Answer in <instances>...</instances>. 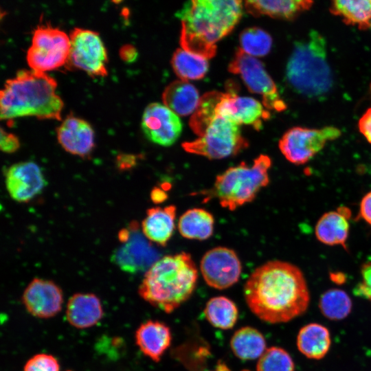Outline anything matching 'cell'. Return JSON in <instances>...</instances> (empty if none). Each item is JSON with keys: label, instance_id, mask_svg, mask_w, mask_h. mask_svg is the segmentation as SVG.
<instances>
[{"label": "cell", "instance_id": "obj_1", "mask_svg": "<svg viewBox=\"0 0 371 371\" xmlns=\"http://www.w3.org/2000/svg\"><path fill=\"white\" fill-rule=\"evenodd\" d=\"M244 296L251 311L270 324L285 323L302 315L310 302L302 271L281 260L256 268L246 281Z\"/></svg>", "mask_w": 371, "mask_h": 371}, {"label": "cell", "instance_id": "obj_2", "mask_svg": "<svg viewBox=\"0 0 371 371\" xmlns=\"http://www.w3.org/2000/svg\"><path fill=\"white\" fill-rule=\"evenodd\" d=\"M242 14L238 0L188 1L177 13L181 22V47L207 59L213 57L216 43L232 31Z\"/></svg>", "mask_w": 371, "mask_h": 371}, {"label": "cell", "instance_id": "obj_3", "mask_svg": "<svg viewBox=\"0 0 371 371\" xmlns=\"http://www.w3.org/2000/svg\"><path fill=\"white\" fill-rule=\"evenodd\" d=\"M56 87V81L45 72L19 71L1 90V119L34 116L60 120L64 103Z\"/></svg>", "mask_w": 371, "mask_h": 371}, {"label": "cell", "instance_id": "obj_4", "mask_svg": "<svg viewBox=\"0 0 371 371\" xmlns=\"http://www.w3.org/2000/svg\"><path fill=\"white\" fill-rule=\"evenodd\" d=\"M197 279L196 267L188 253L168 255L146 271L138 293L152 306L171 313L191 297Z\"/></svg>", "mask_w": 371, "mask_h": 371}, {"label": "cell", "instance_id": "obj_5", "mask_svg": "<svg viewBox=\"0 0 371 371\" xmlns=\"http://www.w3.org/2000/svg\"><path fill=\"white\" fill-rule=\"evenodd\" d=\"M286 79L298 93L308 98L326 94L333 79L327 59L326 38L316 30L295 43L286 67Z\"/></svg>", "mask_w": 371, "mask_h": 371}, {"label": "cell", "instance_id": "obj_6", "mask_svg": "<svg viewBox=\"0 0 371 371\" xmlns=\"http://www.w3.org/2000/svg\"><path fill=\"white\" fill-rule=\"evenodd\" d=\"M271 166V159L267 155H259L251 166L241 162L218 175L213 187L204 194L216 198L223 207L234 210L252 201L268 185Z\"/></svg>", "mask_w": 371, "mask_h": 371}, {"label": "cell", "instance_id": "obj_7", "mask_svg": "<svg viewBox=\"0 0 371 371\" xmlns=\"http://www.w3.org/2000/svg\"><path fill=\"white\" fill-rule=\"evenodd\" d=\"M247 146L248 142L241 135L239 125L218 115L201 137L182 144L186 152L210 159L236 155Z\"/></svg>", "mask_w": 371, "mask_h": 371}, {"label": "cell", "instance_id": "obj_8", "mask_svg": "<svg viewBox=\"0 0 371 371\" xmlns=\"http://www.w3.org/2000/svg\"><path fill=\"white\" fill-rule=\"evenodd\" d=\"M69 52L70 38L64 31L50 25H39L34 30L26 58L31 69L45 72L65 65Z\"/></svg>", "mask_w": 371, "mask_h": 371}, {"label": "cell", "instance_id": "obj_9", "mask_svg": "<svg viewBox=\"0 0 371 371\" xmlns=\"http://www.w3.org/2000/svg\"><path fill=\"white\" fill-rule=\"evenodd\" d=\"M341 131L335 126L308 128L295 126L289 128L279 141V148L291 163L301 165L310 161L326 144L339 138Z\"/></svg>", "mask_w": 371, "mask_h": 371}, {"label": "cell", "instance_id": "obj_10", "mask_svg": "<svg viewBox=\"0 0 371 371\" xmlns=\"http://www.w3.org/2000/svg\"><path fill=\"white\" fill-rule=\"evenodd\" d=\"M229 71L241 77L247 89L259 94L262 105L267 109L282 111L286 105L280 98L277 87L263 64L238 49L229 65Z\"/></svg>", "mask_w": 371, "mask_h": 371}, {"label": "cell", "instance_id": "obj_11", "mask_svg": "<svg viewBox=\"0 0 371 371\" xmlns=\"http://www.w3.org/2000/svg\"><path fill=\"white\" fill-rule=\"evenodd\" d=\"M68 63L91 76H106L107 53L104 43L95 31L75 27L69 34Z\"/></svg>", "mask_w": 371, "mask_h": 371}, {"label": "cell", "instance_id": "obj_12", "mask_svg": "<svg viewBox=\"0 0 371 371\" xmlns=\"http://www.w3.org/2000/svg\"><path fill=\"white\" fill-rule=\"evenodd\" d=\"M205 282L216 289H227L236 283L242 266L236 252L225 247H216L207 251L200 264Z\"/></svg>", "mask_w": 371, "mask_h": 371}, {"label": "cell", "instance_id": "obj_13", "mask_svg": "<svg viewBox=\"0 0 371 371\" xmlns=\"http://www.w3.org/2000/svg\"><path fill=\"white\" fill-rule=\"evenodd\" d=\"M128 240L115 249L111 260L122 271L136 273L147 271L159 258V254L139 230L136 222L129 225Z\"/></svg>", "mask_w": 371, "mask_h": 371}, {"label": "cell", "instance_id": "obj_14", "mask_svg": "<svg viewBox=\"0 0 371 371\" xmlns=\"http://www.w3.org/2000/svg\"><path fill=\"white\" fill-rule=\"evenodd\" d=\"M142 128L150 141L169 146L179 138L182 131V123L178 115L166 106L154 102L144 109Z\"/></svg>", "mask_w": 371, "mask_h": 371}, {"label": "cell", "instance_id": "obj_15", "mask_svg": "<svg viewBox=\"0 0 371 371\" xmlns=\"http://www.w3.org/2000/svg\"><path fill=\"white\" fill-rule=\"evenodd\" d=\"M6 189L11 198L27 203L39 194L47 184L41 167L33 161L14 164L5 171Z\"/></svg>", "mask_w": 371, "mask_h": 371}, {"label": "cell", "instance_id": "obj_16", "mask_svg": "<svg viewBox=\"0 0 371 371\" xmlns=\"http://www.w3.org/2000/svg\"><path fill=\"white\" fill-rule=\"evenodd\" d=\"M22 302L32 315L47 319L54 317L61 311L63 293L53 281L36 278L25 289Z\"/></svg>", "mask_w": 371, "mask_h": 371}, {"label": "cell", "instance_id": "obj_17", "mask_svg": "<svg viewBox=\"0 0 371 371\" xmlns=\"http://www.w3.org/2000/svg\"><path fill=\"white\" fill-rule=\"evenodd\" d=\"M216 112L218 115L238 125H251L257 131L262 128V121L270 116L269 112L260 102L251 97L239 96L231 89L223 93Z\"/></svg>", "mask_w": 371, "mask_h": 371}, {"label": "cell", "instance_id": "obj_18", "mask_svg": "<svg viewBox=\"0 0 371 371\" xmlns=\"http://www.w3.org/2000/svg\"><path fill=\"white\" fill-rule=\"evenodd\" d=\"M57 139L67 153L80 157L89 155L95 147L94 131L85 120L69 115L56 128Z\"/></svg>", "mask_w": 371, "mask_h": 371}, {"label": "cell", "instance_id": "obj_19", "mask_svg": "<svg viewBox=\"0 0 371 371\" xmlns=\"http://www.w3.org/2000/svg\"><path fill=\"white\" fill-rule=\"evenodd\" d=\"M135 343L142 352L155 362H159L172 342L170 328L157 320H147L136 330Z\"/></svg>", "mask_w": 371, "mask_h": 371}, {"label": "cell", "instance_id": "obj_20", "mask_svg": "<svg viewBox=\"0 0 371 371\" xmlns=\"http://www.w3.org/2000/svg\"><path fill=\"white\" fill-rule=\"evenodd\" d=\"M102 317L101 301L93 293H75L67 302L66 318L75 328L83 329L92 327L97 324Z\"/></svg>", "mask_w": 371, "mask_h": 371}, {"label": "cell", "instance_id": "obj_21", "mask_svg": "<svg viewBox=\"0 0 371 371\" xmlns=\"http://www.w3.org/2000/svg\"><path fill=\"white\" fill-rule=\"evenodd\" d=\"M350 214L349 209L344 207L324 214L315 225L317 240L327 245H341L346 249Z\"/></svg>", "mask_w": 371, "mask_h": 371}, {"label": "cell", "instance_id": "obj_22", "mask_svg": "<svg viewBox=\"0 0 371 371\" xmlns=\"http://www.w3.org/2000/svg\"><path fill=\"white\" fill-rule=\"evenodd\" d=\"M176 211L173 205L147 210L146 216L142 223L145 237L161 246H166L175 229Z\"/></svg>", "mask_w": 371, "mask_h": 371}, {"label": "cell", "instance_id": "obj_23", "mask_svg": "<svg viewBox=\"0 0 371 371\" xmlns=\"http://www.w3.org/2000/svg\"><path fill=\"white\" fill-rule=\"evenodd\" d=\"M313 1L308 0H251L245 2L247 11L254 16L266 15L292 21L308 10Z\"/></svg>", "mask_w": 371, "mask_h": 371}, {"label": "cell", "instance_id": "obj_24", "mask_svg": "<svg viewBox=\"0 0 371 371\" xmlns=\"http://www.w3.org/2000/svg\"><path fill=\"white\" fill-rule=\"evenodd\" d=\"M200 99L196 87L188 81L181 80L170 83L162 94L164 105L181 116L194 113Z\"/></svg>", "mask_w": 371, "mask_h": 371}, {"label": "cell", "instance_id": "obj_25", "mask_svg": "<svg viewBox=\"0 0 371 371\" xmlns=\"http://www.w3.org/2000/svg\"><path fill=\"white\" fill-rule=\"evenodd\" d=\"M331 344L328 329L317 323L304 326L297 336L299 351L308 359H321L328 353Z\"/></svg>", "mask_w": 371, "mask_h": 371}, {"label": "cell", "instance_id": "obj_26", "mask_svg": "<svg viewBox=\"0 0 371 371\" xmlns=\"http://www.w3.org/2000/svg\"><path fill=\"white\" fill-rule=\"evenodd\" d=\"M230 347L234 355L242 360L260 358L267 349L263 335L251 326L238 329L231 338Z\"/></svg>", "mask_w": 371, "mask_h": 371}, {"label": "cell", "instance_id": "obj_27", "mask_svg": "<svg viewBox=\"0 0 371 371\" xmlns=\"http://www.w3.org/2000/svg\"><path fill=\"white\" fill-rule=\"evenodd\" d=\"M214 224L211 213L201 208H192L180 216L178 228L183 237L203 240L212 235Z\"/></svg>", "mask_w": 371, "mask_h": 371}, {"label": "cell", "instance_id": "obj_28", "mask_svg": "<svg viewBox=\"0 0 371 371\" xmlns=\"http://www.w3.org/2000/svg\"><path fill=\"white\" fill-rule=\"evenodd\" d=\"M329 10L346 25L362 30L370 28L371 0H335L331 1Z\"/></svg>", "mask_w": 371, "mask_h": 371}, {"label": "cell", "instance_id": "obj_29", "mask_svg": "<svg viewBox=\"0 0 371 371\" xmlns=\"http://www.w3.org/2000/svg\"><path fill=\"white\" fill-rule=\"evenodd\" d=\"M204 314L206 319L213 326L222 330L232 328L238 317L236 304L225 296H216L207 302Z\"/></svg>", "mask_w": 371, "mask_h": 371}, {"label": "cell", "instance_id": "obj_30", "mask_svg": "<svg viewBox=\"0 0 371 371\" xmlns=\"http://www.w3.org/2000/svg\"><path fill=\"white\" fill-rule=\"evenodd\" d=\"M171 64L175 74L184 81L203 78L209 67L207 58L183 48L177 49L175 52Z\"/></svg>", "mask_w": 371, "mask_h": 371}, {"label": "cell", "instance_id": "obj_31", "mask_svg": "<svg viewBox=\"0 0 371 371\" xmlns=\"http://www.w3.org/2000/svg\"><path fill=\"white\" fill-rule=\"evenodd\" d=\"M352 300L343 290L331 289L320 297L319 308L323 315L330 320H341L352 310Z\"/></svg>", "mask_w": 371, "mask_h": 371}, {"label": "cell", "instance_id": "obj_32", "mask_svg": "<svg viewBox=\"0 0 371 371\" xmlns=\"http://www.w3.org/2000/svg\"><path fill=\"white\" fill-rule=\"evenodd\" d=\"M224 93L210 91L200 99L197 109L190 120V126L201 137L211 122L218 115L216 108Z\"/></svg>", "mask_w": 371, "mask_h": 371}, {"label": "cell", "instance_id": "obj_33", "mask_svg": "<svg viewBox=\"0 0 371 371\" xmlns=\"http://www.w3.org/2000/svg\"><path fill=\"white\" fill-rule=\"evenodd\" d=\"M240 49L254 56L268 54L272 46V38L261 28L252 27L244 30L239 38Z\"/></svg>", "mask_w": 371, "mask_h": 371}, {"label": "cell", "instance_id": "obj_34", "mask_svg": "<svg viewBox=\"0 0 371 371\" xmlns=\"http://www.w3.org/2000/svg\"><path fill=\"white\" fill-rule=\"evenodd\" d=\"M292 357L284 349L272 346L267 348L259 358L256 371H294Z\"/></svg>", "mask_w": 371, "mask_h": 371}, {"label": "cell", "instance_id": "obj_35", "mask_svg": "<svg viewBox=\"0 0 371 371\" xmlns=\"http://www.w3.org/2000/svg\"><path fill=\"white\" fill-rule=\"evenodd\" d=\"M23 371H60V365L54 356L41 353L32 357Z\"/></svg>", "mask_w": 371, "mask_h": 371}, {"label": "cell", "instance_id": "obj_36", "mask_svg": "<svg viewBox=\"0 0 371 371\" xmlns=\"http://www.w3.org/2000/svg\"><path fill=\"white\" fill-rule=\"evenodd\" d=\"M361 275V282L355 287L354 294L371 302V262L362 265Z\"/></svg>", "mask_w": 371, "mask_h": 371}, {"label": "cell", "instance_id": "obj_37", "mask_svg": "<svg viewBox=\"0 0 371 371\" xmlns=\"http://www.w3.org/2000/svg\"><path fill=\"white\" fill-rule=\"evenodd\" d=\"M20 147L18 137L12 133H9L1 129L0 148L6 153L16 152Z\"/></svg>", "mask_w": 371, "mask_h": 371}, {"label": "cell", "instance_id": "obj_38", "mask_svg": "<svg viewBox=\"0 0 371 371\" xmlns=\"http://www.w3.org/2000/svg\"><path fill=\"white\" fill-rule=\"evenodd\" d=\"M358 127L360 133L371 144V107L359 119Z\"/></svg>", "mask_w": 371, "mask_h": 371}, {"label": "cell", "instance_id": "obj_39", "mask_svg": "<svg viewBox=\"0 0 371 371\" xmlns=\"http://www.w3.org/2000/svg\"><path fill=\"white\" fill-rule=\"evenodd\" d=\"M137 157L133 154L121 153L116 157L117 168L122 171L133 168L137 164Z\"/></svg>", "mask_w": 371, "mask_h": 371}, {"label": "cell", "instance_id": "obj_40", "mask_svg": "<svg viewBox=\"0 0 371 371\" xmlns=\"http://www.w3.org/2000/svg\"><path fill=\"white\" fill-rule=\"evenodd\" d=\"M359 218L371 225V191L368 192L361 201Z\"/></svg>", "mask_w": 371, "mask_h": 371}, {"label": "cell", "instance_id": "obj_41", "mask_svg": "<svg viewBox=\"0 0 371 371\" xmlns=\"http://www.w3.org/2000/svg\"><path fill=\"white\" fill-rule=\"evenodd\" d=\"M120 56L124 61L131 63L137 58V51L133 45L126 44L120 48Z\"/></svg>", "mask_w": 371, "mask_h": 371}, {"label": "cell", "instance_id": "obj_42", "mask_svg": "<svg viewBox=\"0 0 371 371\" xmlns=\"http://www.w3.org/2000/svg\"><path fill=\"white\" fill-rule=\"evenodd\" d=\"M150 198L155 203H159L167 199L166 193L159 188H154L150 193Z\"/></svg>", "mask_w": 371, "mask_h": 371}, {"label": "cell", "instance_id": "obj_43", "mask_svg": "<svg viewBox=\"0 0 371 371\" xmlns=\"http://www.w3.org/2000/svg\"><path fill=\"white\" fill-rule=\"evenodd\" d=\"M370 28H371V23H370Z\"/></svg>", "mask_w": 371, "mask_h": 371}]
</instances>
